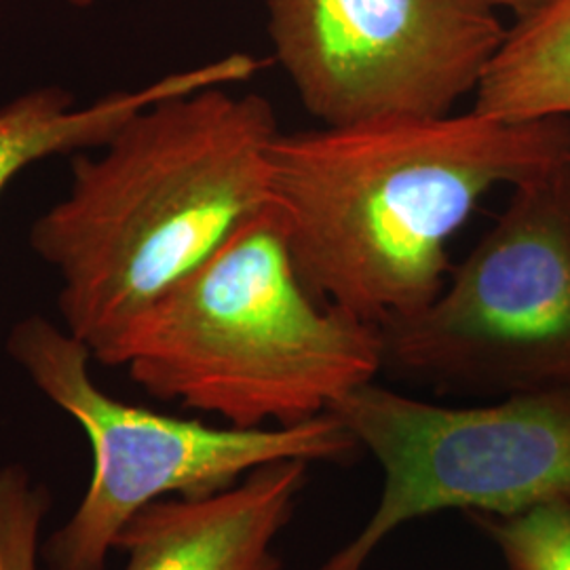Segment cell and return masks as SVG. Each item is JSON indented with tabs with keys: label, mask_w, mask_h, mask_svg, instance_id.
Returning a JSON list of instances; mask_svg holds the SVG:
<instances>
[{
	"label": "cell",
	"mask_w": 570,
	"mask_h": 570,
	"mask_svg": "<svg viewBox=\"0 0 570 570\" xmlns=\"http://www.w3.org/2000/svg\"><path fill=\"white\" fill-rule=\"evenodd\" d=\"M570 157V117L471 108L282 134L271 204L311 294L370 322L412 315L446 284L452 237L499 186Z\"/></svg>",
	"instance_id": "cell-1"
},
{
	"label": "cell",
	"mask_w": 570,
	"mask_h": 570,
	"mask_svg": "<svg viewBox=\"0 0 570 570\" xmlns=\"http://www.w3.org/2000/svg\"><path fill=\"white\" fill-rule=\"evenodd\" d=\"M214 85L129 117L98 155H79L30 247L60 277L63 327L94 362L144 308L271 204L277 117L261 94Z\"/></svg>",
	"instance_id": "cell-2"
},
{
	"label": "cell",
	"mask_w": 570,
	"mask_h": 570,
	"mask_svg": "<svg viewBox=\"0 0 570 570\" xmlns=\"http://www.w3.org/2000/svg\"><path fill=\"white\" fill-rule=\"evenodd\" d=\"M148 395L287 428L326 414L383 372L381 327L317 301L273 204L237 226L96 360Z\"/></svg>",
	"instance_id": "cell-3"
},
{
	"label": "cell",
	"mask_w": 570,
	"mask_h": 570,
	"mask_svg": "<svg viewBox=\"0 0 570 570\" xmlns=\"http://www.w3.org/2000/svg\"><path fill=\"white\" fill-rule=\"evenodd\" d=\"M7 353L91 446L81 503L42 546L47 570H106L125 524L165 497L209 494L273 461L343 465L364 452L332 412L287 428L244 429L127 404L96 385L91 351L42 315L11 327Z\"/></svg>",
	"instance_id": "cell-4"
},
{
	"label": "cell",
	"mask_w": 570,
	"mask_h": 570,
	"mask_svg": "<svg viewBox=\"0 0 570 570\" xmlns=\"http://www.w3.org/2000/svg\"><path fill=\"white\" fill-rule=\"evenodd\" d=\"M379 327L397 379L492 400L570 393V157L513 184L442 292Z\"/></svg>",
	"instance_id": "cell-5"
},
{
	"label": "cell",
	"mask_w": 570,
	"mask_h": 570,
	"mask_svg": "<svg viewBox=\"0 0 570 570\" xmlns=\"http://www.w3.org/2000/svg\"><path fill=\"white\" fill-rule=\"evenodd\" d=\"M330 412L376 459L383 492L364 527L317 570H364L389 537L440 511L570 505V393L444 406L374 381Z\"/></svg>",
	"instance_id": "cell-6"
},
{
	"label": "cell",
	"mask_w": 570,
	"mask_h": 570,
	"mask_svg": "<svg viewBox=\"0 0 570 570\" xmlns=\"http://www.w3.org/2000/svg\"><path fill=\"white\" fill-rule=\"evenodd\" d=\"M275 60L324 127L456 112L508 28L489 0H266Z\"/></svg>",
	"instance_id": "cell-7"
},
{
	"label": "cell",
	"mask_w": 570,
	"mask_h": 570,
	"mask_svg": "<svg viewBox=\"0 0 570 570\" xmlns=\"http://www.w3.org/2000/svg\"><path fill=\"white\" fill-rule=\"evenodd\" d=\"M311 463L273 461L233 487L165 497L119 532L122 570H284L275 550L308 484Z\"/></svg>",
	"instance_id": "cell-8"
},
{
	"label": "cell",
	"mask_w": 570,
	"mask_h": 570,
	"mask_svg": "<svg viewBox=\"0 0 570 570\" xmlns=\"http://www.w3.org/2000/svg\"><path fill=\"white\" fill-rule=\"evenodd\" d=\"M263 66L265 61L254 56L233 53L134 91H112L82 108L63 87L30 89L0 106V195L30 165L53 155L100 148L122 122L150 104L214 85L249 81Z\"/></svg>",
	"instance_id": "cell-9"
},
{
	"label": "cell",
	"mask_w": 570,
	"mask_h": 570,
	"mask_svg": "<svg viewBox=\"0 0 570 570\" xmlns=\"http://www.w3.org/2000/svg\"><path fill=\"white\" fill-rule=\"evenodd\" d=\"M473 108L505 121L570 117V0H550L508 28Z\"/></svg>",
	"instance_id": "cell-10"
},
{
	"label": "cell",
	"mask_w": 570,
	"mask_h": 570,
	"mask_svg": "<svg viewBox=\"0 0 570 570\" xmlns=\"http://www.w3.org/2000/svg\"><path fill=\"white\" fill-rule=\"evenodd\" d=\"M468 518L494 543L508 569L570 570V505Z\"/></svg>",
	"instance_id": "cell-11"
},
{
	"label": "cell",
	"mask_w": 570,
	"mask_h": 570,
	"mask_svg": "<svg viewBox=\"0 0 570 570\" xmlns=\"http://www.w3.org/2000/svg\"><path fill=\"white\" fill-rule=\"evenodd\" d=\"M51 492L16 463L0 465V570H41Z\"/></svg>",
	"instance_id": "cell-12"
},
{
	"label": "cell",
	"mask_w": 570,
	"mask_h": 570,
	"mask_svg": "<svg viewBox=\"0 0 570 570\" xmlns=\"http://www.w3.org/2000/svg\"><path fill=\"white\" fill-rule=\"evenodd\" d=\"M497 11H511L515 20H522L530 13L539 11L550 0H489Z\"/></svg>",
	"instance_id": "cell-13"
},
{
	"label": "cell",
	"mask_w": 570,
	"mask_h": 570,
	"mask_svg": "<svg viewBox=\"0 0 570 570\" xmlns=\"http://www.w3.org/2000/svg\"><path fill=\"white\" fill-rule=\"evenodd\" d=\"M63 2H70L72 7H79V9H87L94 4V0H63Z\"/></svg>",
	"instance_id": "cell-14"
}]
</instances>
